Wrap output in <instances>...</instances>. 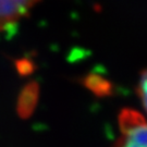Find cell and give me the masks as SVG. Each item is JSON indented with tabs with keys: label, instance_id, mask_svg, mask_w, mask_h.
<instances>
[{
	"label": "cell",
	"instance_id": "1",
	"mask_svg": "<svg viewBox=\"0 0 147 147\" xmlns=\"http://www.w3.org/2000/svg\"><path fill=\"white\" fill-rule=\"evenodd\" d=\"M121 135L115 147H147L145 118L133 109H123L119 116Z\"/></svg>",
	"mask_w": 147,
	"mask_h": 147
},
{
	"label": "cell",
	"instance_id": "3",
	"mask_svg": "<svg viewBox=\"0 0 147 147\" xmlns=\"http://www.w3.org/2000/svg\"><path fill=\"white\" fill-rule=\"evenodd\" d=\"M138 95L140 98L142 100V105L144 108H146V74L143 72L142 76H141V81L138 83Z\"/></svg>",
	"mask_w": 147,
	"mask_h": 147
},
{
	"label": "cell",
	"instance_id": "2",
	"mask_svg": "<svg viewBox=\"0 0 147 147\" xmlns=\"http://www.w3.org/2000/svg\"><path fill=\"white\" fill-rule=\"evenodd\" d=\"M38 0H0V32L16 24Z\"/></svg>",
	"mask_w": 147,
	"mask_h": 147
}]
</instances>
